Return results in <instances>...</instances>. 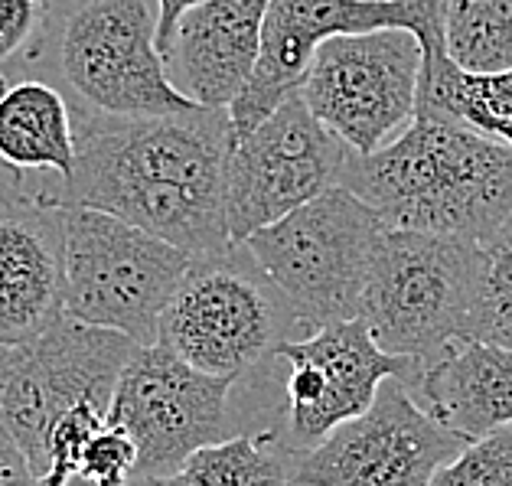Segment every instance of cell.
Listing matches in <instances>:
<instances>
[{"mask_svg": "<svg viewBox=\"0 0 512 486\" xmlns=\"http://www.w3.org/2000/svg\"><path fill=\"white\" fill-rule=\"evenodd\" d=\"M235 144L229 108L160 118L76 115V167L59 206L98 209L157 235L190 258L232 248L226 170Z\"/></svg>", "mask_w": 512, "mask_h": 486, "instance_id": "6da1fadb", "label": "cell"}, {"mask_svg": "<svg viewBox=\"0 0 512 486\" xmlns=\"http://www.w3.org/2000/svg\"><path fill=\"white\" fill-rule=\"evenodd\" d=\"M385 229L483 242L512 216V147L457 124L415 118L369 157H349L343 183Z\"/></svg>", "mask_w": 512, "mask_h": 486, "instance_id": "7a4b0ae2", "label": "cell"}, {"mask_svg": "<svg viewBox=\"0 0 512 486\" xmlns=\"http://www.w3.org/2000/svg\"><path fill=\"white\" fill-rule=\"evenodd\" d=\"M40 30L7 72L43 69L76 115L160 118L196 111L157 53V0H43Z\"/></svg>", "mask_w": 512, "mask_h": 486, "instance_id": "3957f363", "label": "cell"}, {"mask_svg": "<svg viewBox=\"0 0 512 486\" xmlns=\"http://www.w3.org/2000/svg\"><path fill=\"white\" fill-rule=\"evenodd\" d=\"M480 274V242L385 229L372 255L359 320L382 353L421 369L470 340Z\"/></svg>", "mask_w": 512, "mask_h": 486, "instance_id": "277c9868", "label": "cell"}, {"mask_svg": "<svg viewBox=\"0 0 512 486\" xmlns=\"http://www.w3.org/2000/svg\"><path fill=\"white\" fill-rule=\"evenodd\" d=\"M190 255L98 209L62 206V314L154 346Z\"/></svg>", "mask_w": 512, "mask_h": 486, "instance_id": "5b68a950", "label": "cell"}, {"mask_svg": "<svg viewBox=\"0 0 512 486\" xmlns=\"http://www.w3.org/2000/svg\"><path fill=\"white\" fill-rule=\"evenodd\" d=\"M301 336L307 333L278 288L245 245H232L190 261L160 317L157 343L199 372L239 379Z\"/></svg>", "mask_w": 512, "mask_h": 486, "instance_id": "8992f818", "label": "cell"}, {"mask_svg": "<svg viewBox=\"0 0 512 486\" xmlns=\"http://www.w3.org/2000/svg\"><path fill=\"white\" fill-rule=\"evenodd\" d=\"M382 232V219L356 193L333 186L242 245L304 333H314L359 317Z\"/></svg>", "mask_w": 512, "mask_h": 486, "instance_id": "52a82bcc", "label": "cell"}, {"mask_svg": "<svg viewBox=\"0 0 512 486\" xmlns=\"http://www.w3.org/2000/svg\"><path fill=\"white\" fill-rule=\"evenodd\" d=\"M424 49L408 30L333 36L301 82L304 105L356 157L389 147L418 115Z\"/></svg>", "mask_w": 512, "mask_h": 486, "instance_id": "ba28073f", "label": "cell"}, {"mask_svg": "<svg viewBox=\"0 0 512 486\" xmlns=\"http://www.w3.org/2000/svg\"><path fill=\"white\" fill-rule=\"evenodd\" d=\"M137 350L141 346L128 336L69 317L27 346H10L0 428L27 454L36 477L49 473L46 441L56 421L82 405L108 411L121 372Z\"/></svg>", "mask_w": 512, "mask_h": 486, "instance_id": "9c48e42d", "label": "cell"}, {"mask_svg": "<svg viewBox=\"0 0 512 486\" xmlns=\"http://www.w3.org/2000/svg\"><path fill=\"white\" fill-rule=\"evenodd\" d=\"M353 151L304 105L301 92L248 134L235 137L226 170V219L232 245L274 226L310 199L343 183Z\"/></svg>", "mask_w": 512, "mask_h": 486, "instance_id": "30bf717a", "label": "cell"}, {"mask_svg": "<svg viewBox=\"0 0 512 486\" xmlns=\"http://www.w3.org/2000/svg\"><path fill=\"white\" fill-rule=\"evenodd\" d=\"M232 385L235 379L199 372L167 346H141L108 408V421L137 447V477H170L196 451L229 441Z\"/></svg>", "mask_w": 512, "mask_h": 486, "instance_id": "8fae6325", "label": "cell"}, {"mask_svg": "<svg viewBox=\"0 0 512 486\" xmlns=\"http://www.w3.org/2000/svg\"><path fill=\"white\" fill-rule=\"evenodd\" d=\"M376 30H408L421 43L444 40L441 0H271L252 79L229 105L235 137L258 128L271 111L301 92L320 43Z\"/></svg>", "mask_w": 512, "mask_h": 486, "instance_id": "7c38bea8", "label": "cell"}, {"mask_svg": "<svg viewBox=\"0 0 512 486\" xmlns=\"http://www.w3.org/2000/svg\"><path fill=\"white\" fill-rule=\"evenodd\" d=\"M467 441L424 411L402 379H385L366 415L291 454V486H431Z\"/></svg>", "mask_w": 512, "mask_h": 486, "instance_id": "4fadbf2b", "label": "cell"}, {"mask_svg": "<svg viewBox=\"0 0 512 486\" xmlns=\"http://www.w3.org/2000/svg\"><path fill=\"white\" fill-rule=\"evenodd\" d=\"M271 363L287 366L291 454L310 451L346 421L366 415L385 379L405 382L411 376V363L382 353L359 317L281 343Z\"/></svg>", "mask_w": 512, "mask_h": 486, "instance_id": "5bb4252c", "label": "cell"}, {"mask_svg": "<svg viewBox=\"0 0 512 486\" xmlns=\"http://www.w3.org/2000/svg\"><path fill=\"white\" fill-rule=\"evenodd\" d=\"M62 317V206L33 196L0 213V346H27Z\"/></svg>", "mask_w": 512, "mask_h": 486, "instance_id": "9a60e30c", "label": "cell"}, {"mask_svg": "<svg viewBox=\"0 0 512 486\" xmlns=\"http://www.w3.org/2000/svg\"><path fill=\"white\" fill-rule=\"evenodd\" d=\"M271 0H203L180 20L167 79L203 108H229L242 95L261 53Z\"/></svg>", "mask_w": 512, "mask_h": 486, "instance_id": "2e32d148", "label": "cell"}, {"mask_svg": "<svg viewBox=\"0 0 512 486\" xmlns=\"http://www.w3.org/2000/svg\"><path fill=\"white\" fill-rule=\"evenodd\" d=\"M408 392L428 415L467 444L512 425V350L464 340L434 363L411 369Z\"/></svg>", "mask_w": 512, "mask_h": 486, "instance_id": "e0dca14e", "label": "cell"}, {"mask_svg": "<svg viewBox=\"0 0 512 486\" xmlns=\"http://www.w3.org/2000/svg\"><path fill=\"white\" fill-rule=\"evenodd\" d=\"M0 72V160L27 177L66 180L76 167V111L69 98L40 76Z\"/></svg>", "mask_w": 512, "mask_h": 486, "instance_id": "ac0fdd59", "label": "cell"}, {"mask_svg": "<svg viewBox=\"0 0 512 486\" xmlns=\"http://www.w3.org/2000/svg\"><path fill=\"white\" fill-rule=\"evenodd\" d=\"M424 66L418 85V115L457 124L473 134L512 147V69L477 76L447 56L444 40L421 43Z\"/></svg>", "mask_w": 512, "mask_h": 486, "instance_id": "d6986e66", "label": "cell"}, {"mask_svg": "<svg viewBox=\"0 0 512 486\" xmlns=\"http://www.w3.org/2000/svg\"><path fill=\"white\" fill-rule=\"evenodd\" d=\"M447 56L464 72L512 69V0H441Z\"/></svg>", "mask_w": 512, "mask_h": 486, "instance_id": "ffe728a7", "label": "cell"}, {"mask_svg": "<svg viewBox=\"0 0 512 486\" xmlns=\"http://www.w3.org/2000/svg\"><path fill=\"white\" fill-rule=\"evenodd\" d=\"M144 486H291L287 457L271 454L245 434L209 444L196 451L186 464L160 480H144Z\"/></svg>", "mask_w": 512, "mask_h": 486, "instance_id": "44dd1931", "label": "cell"}, {"mask_svg": "<svg viewBox=\"0 0 512 486\" xmlns=\"http://www.w3.org/2000/svg\"><path fill=\"white\" fill-rule=\"evenodd\" d=\"M480 248L483 274L470 340L496 343L503 350H512V216L490 239H483Z\"/></svg>", "mask_w": 512, "mask_h": 486, "instance_id": "7402d4cb", "label": "cell"}, {"mask_svg": "<svg viewBox=\"0 0 512 486\" xmlns=\"http://www.w3.org/2000/svg\"><path fill=\"white\" fill-rule=\"evenodd\" d=\"M431 486H512V425L467 444Z\"/></svg>", "mask_w": 512, "mask_h": 486, "instance_id": "603a6c76", "label": "cell"}, {"mask_svg": "<svg viewBox=\"0 0 512 486\" xmlns=\"http://www.w3.org/2000/svg\"><path fill=\"white\" fill-rule=\"evenodd\" d=\"M137 477V447L128 438V431L108 425L85 444V451L76 464V473L69 480L82 486H128Z\"/></svg>", "mask_w": 512, "mask_h": 486, "instance_id": "cb8c5ba5", "label": "cell"}, {"mask_svg": "<svg viewBox=\"0 0 512 486\" xmlns=\"http://www.w3.org/2000/svg\"><path fill=\"white\" fill-rule=\"evenodd\" d=\"M40 20V0H0V66H7L30 46Z\"/></svg>", "mask_w": 512, "mask_h": 486, "instance_id": "d4e9b609", "label": "cell"}, {"mask_svg": "<svg viewBox=\"0 0 512 486\" xmlns=\"http://www.w3.org/2000/svg\"><path fill=\"white\" fill-rule=\"evenodd\" d=\"M33 196H49L59 206V177H27L0 160V213Z\"/></svg>", "mask_w": 512, "mask_h": 486, "instance_id": "484cf974", "label": "cell"}, {"mask_svg": "<svg viewBox=\"0 0 512 486\" xmlns=\"http://www.w3.org/2000/svg\"><path fill=\"white\" fill-rule=\"evenodd\" d=\"M36 473L17 441L0 428V486H36Z\"/></svg>", "mask_w": 512, "mask_h": 486, "instance_id": "4316f807", "label": "cell"}, {"mask_svg": "<svg viewBox=\"0 0 512 486\" xmlns=\"http://www.w3.org/2000/svg\"><path fill=\"white\" fill-rule=\"evenodd\" d=\"M199 4H203V0H157V53L160 56L170 53V43H173V36H177L180 20Z\"/></svg>", "mask_w": 512, "mask_h": 486, "instance_id": "83f0119b", "label": "cell"}, {"mask_svg": "<svg viewBox=\"0 0 512 486\" xmlns=\"http://www.w3.org/2000/svg\"><path fill=\"white\" fill-rule=\"evenodd\" d=\"M7 372H10V346H0V402H4V389H7Z\"/></svg>", "mask_w": 512, "mask_h": 486, "instance_id": "f1b7e54d", "label": "cell"}, {"mask_svg": "<svg viewBox=\"0 0 512 486\" xmlns=\"http://www.w3.org/2000/svg\"><path fill=\"white\" fill-rule=\"evenodd\" d=\"M66 483H69V477H62V473H56V470H49L46 477L36 480V486H66Z\"/></svg>", "mask_w": 512, "mask_h": 486, "instance_id": "f546056e", "label": "cell"}, {"mask_svg": "<svg viewBox=\"0 0 512 486\" xmlns=\"http://www.w3.org/2000/svg\"><path fill=\"white\" fill-rule=\"evenodd\" d=\"M382 4H398V0H382Z\"/></svg>", "mask_w": 512, "mask_h": 486, "instance_id": "4dcf8cb0", "label": "cell"}, {"mask_svg": "<svg viewBox=\"0 0 512 486\" xmlns=\"http://www.w3.org/2000/svg\"><path fill=\"white\" fill-rule=\"evenodd\" d=\"M0 79H4V72H0Z\"/></svg>", "mask_w": 512, "mask_h": 486, "instance_id": "1f68e13d", "label": "cell"}, {"mask_svg": "<svg viewBox=\"0 0 512 486\" xmlns=\"http://www.w3.org/2000/svg\"><path fill=\"white\" fill-rule=\"evenodd\" d=\"M40 4H43V0H40Z\"/></svg>", "mask_w": 512, "mask_h": 486, "instance_id": "d6a6232c", "label": "cell"}]
</instances>
